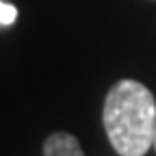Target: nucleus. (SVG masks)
<instances>
[{
	"instance_id": "f257e3e1",
	"label": "nucleus",
	"mask_w": 156,
	"mask_h": 156,
	"mask_svg": "<svg viewBox=\"0 0 156 156\" xmlns=\"http://www.w3.org/2000/svg\"><path fill=\"white\" fill-rule=\"evenodd\" d=\"M102 124L119 156H145L154 147L156 102L152 91L130 78L117 80L104 98Z\"/></svg>"
},
{
	"instance_id": "20e7f679",
	"label": "nucleus",
	"mask_w": 156,
	"mask_h": 156,
	"mask_svg": "<svg viewBox=\"0 0 156 156\" xmlns=\"http://www.w3.org/2000/svg\"><path fill=\"white\" fill-rule=\"evenodd\" d=\"M154 150H156V126H154Z\"/></svg>"
},
{
	"instance_id": "f03ea898",
	"label": "nucleus",
	"mask_w": 156,
	"mask_h": 156,
	"mask_svg": "<svg viewBox=\"0 0 156 156\" xmlns=\"http://www.w3.org/2000/svg\"><path fill=\"white\" fill-rule=\"evenodd\" d=\"M44 156H85V152L74 134L52 132L44 141Z\"/></svg>"
},
{
	"instance_id": "7ed1b4c3",
	"label": "nucleus",
	"mask_w": 156,
	"mask_h": 156,
	"mask_svg": "<svg viewBox=\"0 0 156 156\" xmlns=\"http://www.w3.org/2000/svg\"><path fill=\"white\" fill-rule=\"evenodd\" d=\"M15 17H17V9L0 0V26H11L15 22Z\"/></svg>"
}]
</instances>
